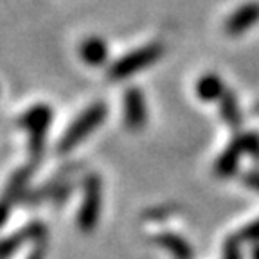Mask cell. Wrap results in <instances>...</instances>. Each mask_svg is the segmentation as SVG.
<instances>
[{
    "label": "cell",
    "instance_id": "obj_1",
    "mask_svg": "<svg viewBox=\"0 0 259 259\" xmlns=\"http://www.w3.org/2000/svg\"><path fill=\"white\" fill-rule=\"evenodd\" d=\"M106 113H108V106L103 101L94 103V105H90L87 110H83V112L77 115L76 121L67 128V132L61 135L60 142H58V151H60V153H69V151H72L83 139H87L92 134L97 126L105 122Z\"/></svg>",
    "mask_w": 259,
    "mask_h": 259
},
{
    "label": "cell",
    "instance_id": "obj_2",
    "mask_svg": "<svg viewBox=\"0 0 259 259\" xmlns=\"http://www.w3.org/2000/svg\"><path fill=\"white\" fill-rule=\"evenodd\" d=\"M53 121V110L47 105H36L24 112L18 124L29 135V153L34 160L41 157L45 150V139H47L49 126Z\"/></svg>",
    "mask_w": 259,
    "mask_h": 259
},
{
    "label": "cell",
    "instance_id": "obj_3",
    "mask_svg": "<svg viewBox=\"0 0 259 259\" xmlns=\"http://www.w3.org/2000/svg\"><path fill=\"white\" fill-rule=\"evenodd\" d=\"M162 53H164V47H162V44H158V41H153V44H148V45H144V47L135 49L132 53L119 58V60L110 67L108 77L112 81H122L130 76H135L139 70L148 69L150 65L158 61Z\"/></svg>",
    "mask_w": 259,
    "mask_h": 259
},
{
    "label": "cell",
    "instance_id": "obj_4",
    "mask_svg": "<svg viewBox=\"0 0 259 259\" xmlns=\"http://www.w3.org/2000/svg\"><path fill=\"white\" fill-rule=\"evenodd\" d=\"M103 207V184L97 175H90L85 180L83 202L77 212V225L83 232H92L94 227L99 222Z\"/></svg>",
    "mask_w": 259,
    "mask_h": 259
},
{
    "label": "cell",
    "instance_id": "obj_5",
    "mask_svg": "<svg viewBox=\"0 0 259 259\" xmlns=\"http://www.w3.org/2000/svg\"><path fill=\"white\" fill-rule=\"evenodd\" d=\"M148 122L146 97L139 89H128L124 92V124L132 132H139Z\"/></svg>",
    "mask_w": 259,
    "mask_h": 259
},
{
    "label": "cell",
    "instance_id": "obj_6",
    "mask_svg": "<svg viewBox=\"0 0 259 259\" xmlns=\"http://www.w3.org/2000/svg\"><path fill=\"white\" fill-rule=\"evenodd\" d=\"M259 22V2H247L239 6L225 20V32L229 36H241Z\"/></svg>",
    "mask_w": 259,
    "mask_h": 259
},
{
    "label": "cell",
    "instance_id": "obj_7",
    "mask_svg": "<svg viewBox=\"0 0 259 259\" xmlns=\"http://www.w3.org/2000/svg\"><path fill=\"white\" fill-rule=\"evenodd\" d=\"M79 56L90 67H99L105 65L108 60V45L103 38L99 36H90L83 40L79 47Z\"/></svg>",
    "mask_w": 259,
    "mask_h": 259
},
{
    "label": "cell",
    "instance_id": "obj_8",
    "mask_svg": "<svg viewBox=\"0 0 259 259\" xmlns=\"http://www.w3.org/2000/svg\"><path fill=\"white\" fill-rule=\"evenodd\" d=\"M245 153L241 148V142H239V139L236 137L234 141L231 142V144L227 146L225 150H223V153L220 155V158L216 160L214 164V171L218 177H232V175L236 173V169H238L239 166V157Z\"/></svg>",
    "mask_w": 259,
    "mask_h": 259
},
{
    "label": "cell",
    "instance_id": "obj_9",
    "mask_svg": "<svg viewBox=\"0 0 259 259\" xmlns=\"http://www.w3.org/2000/svg\"><path fill=\"white\" fill-rule=\"evenodd\" d=\"M225 94V85L220 76L216 74H205L196 81V96L205 103L220 101Z\"/></svg>",
    "mask_w": 259,
    "mask_h": 259
},
{
    "label": "cell",
    "instance_id": "obj_10",
    "mask_svg": "<svg viewBox=\"0 0 259 259\" xmlns=\"http://www.w3.org/2000/svg\"><path fill=\"white\" fill-rule=\"evenodd\" d=\"M155 241H157L160 247L166 248L167 252H171L177 259L193 257V248H191V245L186 241V239L180 238V236H177V234L164 232V234H158L157 238H155Z\"/></svg>",
    "mask_w": 259,
    "mask_h": 259
},
{
    "label": "cell",
    "instance_id": "obj_11",
    "mask_svg": "<svg viewBox=\"0 0 259 259\" xmlns=\"http://www.w3.org/2000/svg\"><path fill=\"white\" fill-rule=\"evenodd\" d=\"M220 113H222L223 121L232 128H239L241 124V110H239L238 99H236L234 92L225 90V94L220 99Z\"/></svg>",
    "mask_w": 259,
    "mask_h": 259
},
{
    "label": "cell",
    "instance_id": "obj_12",
    "mask_svg": "<svg viewBox=\"0 0 259 259\" xmlns=\"http://www.w3.org/2000/svg\"><path fill=\"white\" fill-rule=\"evenodd\" d=\"M36 234H41V227L40 225H31V227H27V229H24L20 234L9 236V238L2 239V241H0V259H6L8 255H11L13 252H15L16 248L20 247L22 243L25 241V239L34 238Z\"/></svg>",
    "mask_w": 259,
    "mask_h": 259
},
{
    "label": "cell",
    "instance_id": "obj_13",
    "mask_svg": "<svg viewBox=\"0 0 259 259\" xmlns=\"http://www.w3.org/2000/svg\"><path fill=\"white\" fill-rule=\"evenodd\" d=\"M239 142L245 153L252 155V157H259V135L255 134H243L239 135Z\"/></svg>",
    "mask_w": 259,
    "mask_h": 259
},
{
    "label": "cell",
    "instance_id": "obj_14",
    "mask_svg": "<svg viewBox=\"0 0 259 259\" xmlns=\"http://www.w3.org/2000/svg\"><path fill=\"white\" fill-rule=\"evenodd\" d=\"M241 238H229L223 247V259H241Z\"/></svg>",
    "mask_w": 259,
    "mask_h": 259
},
{
    "label": "cell",
    "instance_id": "obj_15",
    "mask_svg": "<svg viewBox=\"0 0 259 259\" xmlns=\"http://www.w3.org/2000/svg\"><path fill=\"white\" fill-rule=\"evenodd\" d=\"M239 238L243 241H250V243H259V220L252 222L250 225H247L245 229L241 231Z\"/></svg>",
    "mask_w": 259,
    "mask_h": 259
},
{
    "label": "cell",
    "instance_id": "obj_16",
    "mask_svg": "<svg viewBox=\"0 0 259 259\" xmlns=\"http://www.w3.org/2000/svg\"><path fill=\"white\" fill-rule=\"evenodd\" d=\"M243 182L247 184L250 189L259 191V171H250V173H247L243 177Z\"/></svg>",
    "mask_w": 259,
    "mask_h": 259
},
{
    "label": "cell",
    "instance_id": "obj_17",
    "mask_svg": "<svg viewBox=\"0 0 259 259\" xmlns=\"http://www.w3.org/2000/svg\"><path fill=\"white\" fill-rule=\"evenodd\" d=\"M9 207H11V202H9V200L4 198L2 202H0V225H2V223H4L6 220H8Z\"/></svg>",
    "mask_w": 259,
    "mask_h": 259
},
{
    "label": "cell",
    "instance_id": "obj_18",
    "mask_svg": "<svg viewBox=\"0 0 259 259\" xmlns=\"http://www.w3.org/2000/svg\"><path fill=\"white\" fill-rule=\"evenodd\" d=\"M27 259H45V247L44 245H36V247L31 250V254L27 255Z\"/></svg>",
    "mask_w": 259,
    "mask_h": 259
},
{
    "label": "cell",
    "instance_id": "obj_19",
    "mask_svg": "<svg viewBox=\"0 0 259 259\" xmlns=\"http://www.w3.org/2000/svg\"><path fill=\"white\" fill-rule=\"evenodd\" d=\"M252 259H259V243H255L252 248Z\"/></svg>",
    "mask_w": 259,
    "mask_h": 259
}]
</instances>
